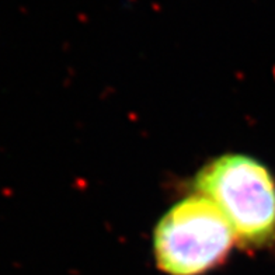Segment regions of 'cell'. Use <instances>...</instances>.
<instances>
[{"instance_id": "1", "label": "cell", "mask_w": 275, "mask_h": 275, "mask_svg": "<svg viewBox=\"0 0 275 275\" xmlns=\"http://www.w3.org/2000/svg\"><path fill=\"white\" fill-rule=\"evenodd\" d=\"M195 190L219 208L242 244L261 247L274 240L275 181L256 159L223 155L212 160L198 173Z\"/></svg>"}, {"instance_id": "2", "label": "cell", "mask_w": 275, "mask_h": 275, "mask_svg": "<svg viewBox=\"0 0 275 275\" xmlns=\"http://www.w3.org/2000/svg\"><path fill=\"white\" fill-rule=\"evenodd\" d=\"M236 236L219 208L201 194L187 196L157 223L153 250L159 268L170 275H201L226 259Z\"/></svg>"}]
</instances>
